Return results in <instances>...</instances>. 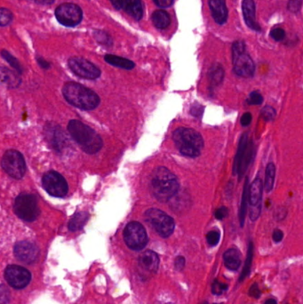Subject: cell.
I'll return each mask as SVG.
<instances>
[{"label":"cell","instance_id":"1","mask_svg":"<svg viewBox=\"0 0 303 304\" xmlns=\"http://www.w3.org/2000/svg\"><path fill=\"white\" fill-rule=\"evenodd\" d=\"M180 183L175 174L164 166L155 169L150 181V190L154 197L161 202L169 201L179 190Z\"/></svg>","mask_w":303,"mask_h":304},{"label":"cell","instance_id":"2","mask_svg":"<svg viewBox=\"0 0 303 304\" xmlns=\"http://www.w3.org/2000/svg\"><path fill=\"white\" fill-rule=\"evenodd\" d=\"M68 131L71 137L79 143L85 152L95 154L103 147L101 136L90 127L79 120H71L68 125Z\"/></svg>","mask_w":303,"mask_h":304},{"label":"cell","instance_id":"3","mask_svg":"<svg viewBox=\"0 0 303 304\" xmlns=\"http://www.w3.org/2000/svg\"><path fill=\"white\" fill-rule=\"evenodd\" d=\"M63 94L68 103L84 111L94 110L100 104L98 95L80 84L74 82L65 84Z\"/></svg>","mask_w":303,"mask_h":304},{"label":"cell","instance_id":"4","mask_svg":"<svg viewBox=\"0 0 303 304\" xmlns=\"http://www.w3.org/2000/svg\"><path fill=\"white\" fill-rule=\"evenodd\" d=\"M173 137L178 150L186 157L197 158L204 148L203 137L191 128H178L174 131Z\"/></svg>","mask_w":303,"mask_h":304},{"label":"cell","instance_id":"5","mask_svg":"<svg viewBox=\"0 0 303 304\" xmlns=\"http://www.w3.org/2000/svg\"><path fill=\"white\" fill-rule=\"evenodd\" d=\"M233 69L236 75L242 78H252L255 71V64L246 53L243 41H236L232 45Z\"/></svg>","mask_w":303,"mask_h":304},{"label":"cell","instance_id":"6","mask_svg":"<svg viewBox=\"0 0 303 304\" xmlns=\"http://www.w3.org/2000/svg\"><path fill=\"white\" fill-rule=\"evenodd\" d=\"M14 209L16 215L25 221H35L40 214L38 200L32 194H20L15 200Z\"/></svg>","mask_w":303,"mask_h":304},{"label":"cell","instance_id":"7","mask_svg":"<svg viewBox=\"0 0 303 304\" xmlns=\"http://www.w3.org/2000/svg\"><path fill=\"white\" fill-rule=\"evenodd\" d=\"M145 220L157 233L162 237H168L173 234L175 223L173 218L161 210H148L145 213Z\"/></svg>","mask_w":303,"mask_h":304},{"label":"cell","instance_id":"8","mask_svg":"<svg viewBox=\"0 0 303 304\" xmlns=\"http://www.w3.org/2000/svg\"><path fill=\"white\" fill-rule=\"evenodd\" d=\"M124 239L126 245L135 251H140L148 244V235L144 227L137 221H131L124 230Z\"/></svg>","mask_w":303,"mask_h":304},{"label":"cell","instance_id":"9","mask_svg":"<svg viewBox=\"0 0 303 304\" xmlns=\"http://www.w3.org/2000/svg\"><path fill=\"white\" fill-rule=\"evenodd\" d=\"M1 164L5 172L15 179H22L26 173L24 156L17 150H8L2 158Z\"/></svg>","mask_w":303,"mask_h":304},{"label":"cell","instance_id":"10","mask_svg":"<svg viewBox=\"0 0 303 304\" xmlns=\"http://www.w3.org/2000/svg\"><path fill=\"white\" fill-rule=\"evenodd\" d=\"M44 189L51 196L63 198L69 190L67 181L62 174L55 171H49L42 178Z\"/></svg>","mask_w":303,"mask_h":304},{"label":"cell","instance_id":"11","mask_svg":"<svg viewBox=\"0 0 303 304\" xmlns=\"http://www.w3.org/2000/svg\"><path fill=\"white\" fill-rule=\"evenodd\" d=\"M56 19L67 27H74L82 21L83 13L79 6L71 3L61 5L55 10Z\"/></svg>","mask_w":303,"mask_h":304},{"label":"cell","instance_id":"12","mask_svg":"<svg viewBox=\"0 0 303 304\" xmlns=\"http://www.w3.org/2000/svg\"><path fill=\"white\" fill-rule=\"evenodd\" d=\"M69 67L71 71L85 79H98L101 76V71L89 61L79 57H73L69 60Z\"/></svg>","mask_w":303,"mask_h":304},{"label":"cell","instance_id":"13","mask_svg":"<svg viewBox=\"0 0 303 304\" xmlns=\"http://www.w3.org/2000/svg\"><path fill=\"white\" fill-rule=\"evenodd\" d=\"M5 276L8 284L16 289L26 287L32 280L31 272L27 269L18 265L8 266L5 271Z\"/></svg>","mask_w":303,"mask_h":304},{"label":"cell","instance_id":"14","mask_svg":"<svg viewBox=\"0 0 303 304\" xmlns=\"http://www.w3.org/2000/svg\"><path fill=\"white\" fill-rule=\"evenodd\" d=\"M14 252L16 258L25 263L35 262L40 256L39 247L29 241H20L16 243Z\"/></svg>","mask_w":303,"mask_h":304},{"label":"cell","instance_id":"15","mask_svg":"<svg viewBox=\"0 0 303 304\" xmlns=\"http://www.w3.org/2000/svg\"><path fill=\"white\" fill-rule=\"evenodd\" d=\"M139 267L143 272L155 274L157 272L159 265V258L153 251H146L139 257Z\"/></svg>","mask_w":303,"mask_h":304},{"label":"cell","instance_id":"16","mask_svg":"<svg viewBox=\"0 0 303 304\" xmlns=\"http://www.w3.org/2000/svg\"><path fill=\"white\" fill-rule=\"evenodd\" d=\"M242 11L244 15V19L248 27L252 31L260 32V25L256 21L255 3L253 0H243Z\"/></svg>","mask_w":303,"mask_h":304},{"label":"cell","instance_id":"17","mask_svg":"<svg viewBox=\"0 0 303 304\" xmlns=\"http://www.w3.org/2000/svg\"><path fill=\"white\" fill-rule=\"evenodd\" d=\"M209 8L217 24L222 25L228 20V8L225 0H208Z\"/></svg>","mask_w":303,"mask_h":304},{"label":"cell","instance_id":"18","mask_svg":"<svg viewBox=\"0 0 303 304\" xmlns=\"http://www.w3.org/2000/svg\"><path fill=\"white\" fill-rule=\"evenodd\" d=\"M263 183L260 178H256L249 188V202L251 206H258L261 204Z\"/></svg>","mask_w":303,"mask_h":304},{"label":"cell","instance_id":"19","mask_svg":"<svg viewBox=\"0 0 303 304\" xmlns=\"http://www.w3.org/2000/svg\"><path fill=\"white\" fill-rule=\"evenodd\" d=\"M224 264L230 270H236L240 267L241 253L238 250L230 248L227 250L223 254Z\"/></svg>","mask_w":303,"mask_h":304},{"label":"cell","instance_id":"20","mask_svg":"<svg viewBox=\"0 0 303 304\" xmlns=\"http://www.w3.org/2000/svg\"><path fill=\"white\" fill-rule=\"evenodd\" d=\"M123 8L136 21H140L143 17V6L141 0H125Z\"/></svg>","mask_w":303,"mask_h":304},{"label":"cell","instance_id":"21","mask_svg":"<svg viewBox=\"0 0 303 304\" xmlns=\"http://www.w3.org/2000/svg\"><path fill=\"white\" fill-rule=\"evenodd\" d=\"M248 143L249 142H248L247 134H244V135H242L239 143H238L237 153H236L235 161H234V166H233L234 174H236L238 172L241 162H242L244 154H245V150L247 148Z\"/></svg>","mask_w":303,"mask_h":304},{"label":"cell","instance_id":"22","mask_svg":"<svg viewBox=\"0 0 303 304\" xmlns=\"http://www.w3.org/2000/svg\"><path fill=\"white\" fill-rule=\"evenodd\" d=\"M104 59L110 65L121 68V69H125V70H133L134 66H135L134 63L132 61H130V60L126 59V58H123V57H119V56L107 55L104 57Z\"/></svg>","mask_w":303,"mask_h":304},{"label":"cell","instance_id":"23","mask_svg":"<svg viewBox=\"0 0 303 304\" xmlns=\"http://www.w3.org/2000/svg\"><path fill=\"white\" fill-rule=\"evenodd\" d=\"M152 23L156 28L163 29L167 28L171 24V19L167 13L163 10H157L152 15Z\"/></svg>","mask_w":303,"mask_h":304},{"label":"cell","instance_id":"24","mask_svg":"<svg viewBox=\"0 0 303 304\" xmlns=\"http://www.w3.org/2000/svg\"><path fill=\"white\" fill-rule=\"evenodd\" d=\"M88 219H89V214L87 212H79L76 213L69 222V229L71 231H77L82 229L87 223Z\"/></svg>","mask_w":303,"mask_h":304},{"label":"cell","instance_id":"25","mask_svg":"<svg viewBox=\"0 0 303 304\" xmlns=\"http://www.w3.org/2000/svg\"><path fill=\"white\" fill-rule=\"evenodd\" d=\"M209 79L211 84L217 87L222 83L224 79V70L220 64H214L209 71Z\"/></svg>","mask_w":303,"mask_h":304},{"label":"cell","instance_id":"26","mask_svg":"<svg viewBox=\"0 0 303 304\" xmlns=\"http://www.w3.org/2000/svg\"><path fill=\"white\" fill-rule=\"evenodd\" d=\"M1 75H2L3 83L7 84V86H8V87H16L20 85L21 80L19 77L10 70L2 67Z\"/></svg>","mask_w":303,"mask_h":304},{"label":"cell","instance_id":"27","mask_svg":"<svg viewBox=\"0 0 303 304\" xmlns=\"http://www.w3.org/2000/svg\"><path fill=\"white\" fill-rule=\"evenodd\" d=\"M247 202H249V186H248V179H246V182L244 183V190H243L240 210H239V221H240V225L242 227L244 226V221H245Z\"/></svg>","mask_w":303,"mask_h":304},{"label":"cell","instance_id":"28","mask_svg":"<svg viewBox=\"0 0 303 304\" xmlns=\"http://www.w3.org/2000/svg\"><path fill=\"white\" fill-rule=\"evenodd\" d=\"M275 166L273 163H269L267 168H266V174H265V183L264 188L267 191H271L274 184H275Z\"/></svg>","mask_w":303,"mask_h":304},{"label":"cell","instance_id":"29","mask_svg":"<svg viewBox=\"0 0 303 304\" xmlns=\"http://www.w3.org/2000/svg\"><path fill=\"white\" fill-rule=\"evenodd\" d=\"M252 258H253V244L252 242L249 243L248 245L247 257L245 260L243 271L241 273L240 277H239V282L244 280L245 277H247L248 275L251 271V267H252Z\"/></svg>","mask_w":303,"mask_h":304},{"label":"cell","instance_id":"30","mask_svg":"<svg viewBox=\"0 0 303 304\" xmlns=\"http://www.w3.org/2000/svg\"><path fill=\"white\" fill-rule=\"evenodd\" d=\"M2 56H3V58L8 62V64H10L18 73H22V72H23V69L21 67L19 62H18L12 55H10L8 52L3 50V51H2Z\"/></svg>","mask_w":303,"mask_h":304},{"label":"cell","instance_id":"31","mask_svg":"<svg viewBox=\"0 0 303 304\" xmlns=\"http://www.w3.org/2000/svg\"><path fill=\"white\" fill-rule=\"evenodd\" d=\"M13 20L12 13L10 12L8 9L2 8L0 10V24L2 27L10 24Z\"/></svg>","mask_w":303,"mask_h":304},{"label":"cell","instance_id":"32","mask_svg":"<svg viewBox=\"0 0 303 304\" xmlns=\"http://www.w3.org/2000/svg\"><path fill=\"white\" fill-rule=\"evenodd\" d=\"M262 102H263V96L259 91L252 92L247 99V103L250 105H260Z\"/></svg>","mask_w":303,"mask_h":304},{"label":"cell","instance_id":"33","mask_svg":"<svg viewBox=\"0 0 303 304\" xmlns=\"http://www.w3.org/2000/svg\"><path fill=\"white\" fill-rule=\"evenodd\" d=\"M260 115L265 121H268V122L273 121L275 117V109L270 106L264 107L263 109L261 110Z\"/></svg>","mask_w":303,"mask_h":304},{"label":"cell","instance_id":"34","mask_svg":"<svg viewBox=\"0 0 303 304\" xmlns=\"http://www.w3.org/2000/svg\"><path fill=\"white\" fill-rule=\"evenodd\" d=\"M228 284L220 283L218 280H214L213 284H212V292H213V294L220 295V294H222L223 292H226L228 290Z\"/></svg>","mask_w":303,"mask_h":304},{"label":"cell","instance_id":"35","mask_svg":"<svg viewBox=\"0 0 303 304\" xmlns=\"http://www.w3.org/2000/svg\"><path fill=\"white\" fill-rule=\"evenodd\" d=\"M220 238V232L217 231V230H212L206 235V240L211 246H215V245H218Z\"/></svg>","mask_w":303,"mask_h":304},{"label":"cell","instance_id":"36","mask_svg":"<svg viewBox=\"0 0 303 304\" xmlns=\"http://www.w3.org/2000/svg\"><path fill=\"white\" fill-rule=\"evenodd\" d=\"M270 37L275 41H282L285 38V32L283 29L275 28L273 29L270 32Z\"/></svg>","mask_w":303,"mask_h":304},{"label":"cell","instance_id":"37","mask_svg":"<svg viewBox=\"0 0 303 304\" xmlns=\"http://www.w3.org/2000/svg\"><path fill=\"white\" fill-rule=\"evenodd\" d=\"M302 6V0H289L287 8L291 13L299 12Z\"/></svg>","mask_w":303,"mask_h":304},{"label":"cell","instance_id":"38","mask_svg":"<svg viewBox=\"0 0 303 304\" xmlns=\"http://www.w3.org/2000/svg\"><path fill=\"white\" fill-rule=\"evenodd\" d=\"M95 35L96 40H98L99 43L104 44V45H107V46L109 44H111L110 37L106 33H104L103 32H98L97 33H95Z\"/></svg>","mask_w":303,"mask_h":304},{"label":"cell","instance_id":"39","mask_svg":"<svg viewBox=\"0 0 303 304\" xmlns=\"http://www.w3.org/2000/svg\"><path fill=\"white\" fill-rule=\"evenodd\" d=\"M228 214V210L227 207H220V208H218V209L215 211V213H214V215H215V218L218 219V220H222V219H224L225 217H227Z\"/></svg>","mask_w":303,"mask_h":304},{"label":"cell","instance_id":"40","mask_svg":"<svg viewBox=\"0 0 303 304\" xmlns=\"http://www.w3.org/2000/svg\"><path fill=\"white\" fill-rule=\"evenodd\" d=\"M252 114L250 113V112H246V113H244L242 116V118H241V124H242V126L243 127H247L249 126L251 122H252Z\"/></svg>","mask_w":303,"mask_h":304},{"label":"cell","instance_id":"41","mask_svg":"<svg viewBox=\"0 0 303 304\" xmlns=\"http://www.w3.org/2000/svg\"><path fill=\"white\" fill-rule=\"evenodd\" d=\"M185 266V258L182 256H178L174 261V267L177 270H181Z\"/></svg>","mask_w":303,"mask_h":304},{"label":"cell","instance_id":"42","mask_svg":"<svg viewBox=\"0 0 303 304\" xmlns=\"http://www.w3.org/2000/svg\"><path fill=\"white\" fill-rule=\"evenodd\" d=\"M155 4L161 8H169L173 4V0H153Z\"/></svg>","mask_w":303,"mask_h":304},{"label":"cell","instance_id":"43","mask_svg":"<svg viewBox=\"0 0 303 304\" xmlns=\"http://www.w3.org/2000/svg\"><path fill=\"white\" fill-rule=\"evenodd\" d=\"M249 294H250V296L254 297L256 299H258L260 296V291L258 287V284H252L249 291Z\"/></svg>","mask_w":303,"mask_h":304},{"label":"cell","instance_id":"44","mask_svg":"<svg viewBox=\"0 0 303 304\" xmlns=\"http://www.w3.org/2000/svg\"><path fill=\"white\" fill-rule=\"evenodd\" d=\"M203 112H204V108L198 104H195L191 108V114L194 115L195 117H200L201 115L203 114Z\"/></svg>","mask_w":303,"mask_h":304},{"label":"cell","instance_id":"45","mask_svg":"<svg viewBox=\"0 0 303 304\" xmlns=\"http://www.w3.org/2000/svg\"><path fill=\"white\" fill-rule=\"evenodd\" d=\"M272 237H273V240L276 242V243H278V242L282 241V239H283V231L280 230V229H275V230H274V232H273Z\"/></svg>","mask_w":303,"mask_h":304},{"label":"cell","instance_id":"46","mask_svg":"<svg viewBox=\"0 0 303 304\" xmlns=\"http://www.w3.org/2000/svg\"><path fill=\"white\" fill-rule=\"evenodd\" d=\"M111 2L112 6L114 7L116 9H121L124 8V4H125V0H110Z\"/></svg>","mask_w":303,"mask_h":304},{"label":"cell","instance_id":"47","mask_svg":"<svg viewBox=\"0 0 303 304\" xmlns=\"http://www.w3.org/2000/svg\"><path fill=\"white\" fill-rule=\"evenodd\" d=\"M33 2H35L37 4L40 5H51L54 3L55 0H32Z\"/></svg>","mask_w":303,"mask_h":304},{"label":"cell","instance_id":"48","mask_svg":"<svg viewBox=\"0 0 303 304\" xmlns=\"http://www.w3.org/2000/svg\"><path fill=\"white\" fill-rule=\"evenodd\" d=\"M38 62H39V64H40V66L44 68V69H48V68H49V64L47 63L45 60L38 59Z\"/></svg>","mask_w":303,"mask_h":304},{"label":"cell","instance_id":"49","mask_svg":"<svg viewBox=\"0 0 303 304\" xmlns=\"http://www.w3.org/2000/svg\"><path fill=\"white\" fill-rule=\"evenodd\" d=\"M265 304H277L276 303V300L274 299H268V300L265 301Z\"/></svg>","mask_w":303,"mask_h":304},{"label":"cell","instance_id":"50","mask_svg":"<svg viewBox=\"0 0 303 304\" xmlns=\"http://www.w3.org/2000/svg\"><path fill=\"white\" fill-rule=\"evenodd\" d=\"M204 304H207V303H206V302H205V303H204Z\"/></svg>","mask_w":303,"mask_h":304},{"label":"cell","instance_id":"51","mask_svg":"<svg viewBox=\"0 0 303 304\" xmlns=\"http://www.w3.org/2000/svg\"><path fill=\"white\" fill-rule=\"evenodd\" d=\"M214 304H217V303H214Z\"/></svg>","mask_w":303,"mask_h":304}]
</instances>
